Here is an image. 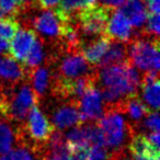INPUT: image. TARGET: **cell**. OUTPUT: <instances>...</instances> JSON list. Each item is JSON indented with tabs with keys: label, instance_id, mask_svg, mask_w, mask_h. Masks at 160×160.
<instances>
[{
	"label": "cell",
	"instance_id": "32",
	"mask_svg": "<svg viewBox=\"0 0 160 160\" xmlns=\"http://www.w3.org/2000/svg\"><path fill=\"white\" fill-rule=\"evenodd\" d=\"M88 1H89L90 3H94V2H96V0H88Z\"/></svg>",
	"mask_w": 160,
	"mask_h": 160
},
{
	"label": "cell",
	"instance_id": "28",
	"mask_svg": "<svg viewBox=\"0 0 160 160\" xmlns=\"http://www.w3.org/2000/svg\"><path fill=\"white\" fill-rule=\"evenodd\" d=\"M17 2H18L19 7H20L21 14H23L24 12H27L28 10H30L31 8L35 7L34 0H17Z\"/></svg>",
	"mask_w": 160,
	"mask_h": 160
},
{
	"label": "cell",
	"instance_id": "18",
	"mask_svg": "<svg viewBox=\"0 0 160 160\" xmlns=\"http://www.w3.org/2000/svg\"><path fill=\"white\" fill-rule=\"evenodd\" d=\"M46 60L47 57L45 54V44L43 42V40L41 38H38L35 40L33 46H32L31 51L29 52V54L25 57L24 62H22V65L24 66V68L28 71L32 70V69L36 68V67L41 66L43 64V62Z\"/></svg>",
	"mask_w": 160,
	"mask_h": 160
},
{
	"label": "cell",
	"instance_id": "12",
	"mask_svg": "<svg viewBox=\"0 0 160 160\" xmlns=\"http://www.w3.org/2000/svg\"><path fill=\"white\" fill-rule=\"evenodd\" d=\"M139 88H142V98L144 100L142 102L150 111H158L160 104L159 71L145 72L142 77Z\"/></svg>",
	"mask_w": 160,
	"mask_h": 160
},
{
	"label": "cell",
	"instance_id": "7",
	"mask_svg": "<svg viewBox=\"0 0 160 160\" xmlns=\"http://www.w3.org/2000/svg\"><path fill=\"white\" fill-rule=\"evenodd\" d=\"M81 121L83 123L98 121L104 113V103H103L102 94L97 86V82L91 85L85 93L78 100Z\"/></svg>",
	"mask_w": 160,
	"mask_h": 160
},
{
	"label": "cell",
	"instance_id": "10",
	"mask_svg": "<svg viewBox=\"0 0 160 160\" xmlns=\"http://www.w3.org/2000/svg\"><path fill=\"white\" fill-rule=\"evenodd\" d=\"M36 38H38V35L34 30L29 29V28L19 29L13 38L10 41L9 55L22 64L29 52L31 51Z\"/></svg>",
	"mask_w": 160,
	"mask_h": 160
},
{
	"label": "cell",
	"instance_id": "29",
	"mask_svg": "<svg viewBox=\"0 0 160 160\" xmlns=\"http://www.w3.org/2000/svg\"><path fill=\"white\" fill-rule=\"evenodd\" d=\"M101 5L105 6L111 9H118L126 0H100Z\"/></svg>",
	"mask_w": 160,
	"mask_h": 160
},
{
	"label": "cell",
	"instance_id": "17",
	"mask_svg": "<svg viewBox=\"0 0 160 160\" xmlns=\"http://www.w3.org/2000/svg\"><path fill=\"white\" fill-rule=\"evenodd\" d=\"M127 43L116 40H111L109 48L105 52L103 57L101 58L100 62L98 64V67L110 66V65L118 64V62H123L128 59Z\"/></svg>",
	"mask_w": 160,
	"mask_h": 160
},
{
	"label": "cell",
	"instance_id": "23",
	"mask_svg": "<svg viewBox=\"0 0 160 160\" xmlns=\"http://www.w3.org/2000/svg\"><path fill=\"white\" fill-rule=\"evenodd\" d=\"M145 24H146V29L144 30L142 33L150 36H155V38L159 36V13H148Z\"/></svg>",
	"mask_w": 160,
	"mask_h": 160
},
{
	"label": "cell",
	"instance_id": "16",
	"mask_svg": "<svg viewBox=\"0 0 160 160\" xmlns=\"http://www.w3.org/2000/svg\"><path fill=\"white\" fill-rule=\"evenodd\" d=\"M118 10L126 17L133 28L139 29L146 23L148 11L142 0H126Z\"/></svg>",
	"mask_w": 160,
	"mask_h": 160
},
{
	"label": "cell",
	"instance_id": "20",
	"mask_svg": "<svg viewBox=\"0 0 160 160\" xmlns=\"http://www.w3.org/2000/svg\"><path fill=\"white\" fill-rule=\"evenodd\" d=\"M19 22L16 18L12 17H3L0 19V38L5 41H10L16 35L17 31L19 30Z\"/></svg>",
	"mask_w": 160,
	"mask_h": 160
},
{
	"label": "cell",
	"instance_id": "11",
	"mask_svg": "<svg viewBox=\"0 0 160 160\" xmlns=\"http://www.w3.org/2000/svg\"><path fill=\"white\" fill-rule=\"evenodd\" d=\"M105 35L111 40L121 41V42H129L133 36V27L126 17L118 9H113L110 14L107 25Z\"/></svg>",
	"mask_w": 160,
	"mask_h": 160
},
{
	"label": "cell",
	"instance_id": "3",
	"mask_svg": "<svg viewBox=\"0 0 160 160\" xmlns=\"http://www.w3.org/2000/svg\"><path fill=\"white\" fill-rule=\"evenodd\" d=\"M97 125L103 135L104 145L111 155L125 151L127 142L134 135L135 131L124 114L116 108L107 109L103 115L97 121Z\"/></svg>",
	"mask_w": 160,
	"mask_h": 160
},
{
	"label": "cell",
	"instance_id": "27",
	"mask_svg": "<svg viewBox=\"0 0 160 160\" xmlns=\"http://www.w3.org/2000/svg\"><path fill=\"white\" fill-rule=\"evenodd\" d=\"M40 160H75L69 155H52V153H44L40 157Z\"/></svg>",
	"mask_w": 160,
	"mask_h": 160
},
{
	"label": "cell",
	"instance_id": "25",
	"mask_svg": "<svg viewBox=\"0 0 160 160\" xmlns=\"http://www.w3.org/2000/svg\"><path fill=\"white\" fill-rule=\"evenodd\" d=\"M34 3L41 9H55L59 6L60 0H34Z\"/></svg>",
	"mask_w": 160,
	"mask_h": 160
},
{
	"label": "cell",
	"instance_id": "5",
	"mask_svg": "<svg viewBox=\"0 0 160 160\" xmlns=\"http://www.w3.org/2000/svg\"><path fill=\"white\" fill-rule=\"evenodd\" d=\"M113 9L103 5H91L81 9L72 19L80 36L83 41L105 35L110 14Z\"/></svg>",
	"mask_w": 160,
	"mask_h": 160
},
{
	"label": "cell",
	"instance_id": "30",
	"mask_svg": "<svg viewBox=\"0 0 160 160\" xmlns=\"http://www.w3.org/2000/svg\"><path fill=\"white\" fill-rule=\"evenodd\" d=\"M3 17H6V16H5V13H3V12L1 11V10H0V19L3 18Z\"/></svg>",
	"mask_w": 160,
	"mask_h": 160
},
{
	"label": "cell",
	"instance_id": "8",
	"mask_svg": "<svg viewBox=\"0 0 160 160\" xmlns=\"http://www.w3.org/2000/svg\"><path fill=\"white\" fill-rule=\"evenodd\" d=\"M51 123L58 131H65L82 124L78 101L66 100L56 107L51 113Z\"/></svg>",
	"mask_w": 160,
	"mask_h": 160
},
{
	"label": "cell",
	"instance_id": "19",
	"mask_svg": "<svg viewBox=\"0 0 160 160\" xmlns=\"http://www.w3.org/2000/svg\"><path fill=\"white\" fill-rule=\"evenodd\" d=\"M14 142H17L16 129L12 128L9 121L0 118V156L11 150Z\"/></svg>",
	"mask_w": 160,
	"mask_h": 160
},
{
	"label": "cell",
	"instance_id": "1",
	"mask_svg": "<svg viewBox=\"0 0 160 160\" xmlns=\"http://www.w3.org/2000/svg\"><path fill=\"white\" fill-rule=\"evenodd\" d=\"M140 81L139 71L128 59L97 68L96 82L102 94L104 111L116 108L123 100L137 93Z\"/></svg>",
	"mask_w": 160,
	"mask_h": 160
},
{
	"label": "cell",
	"instance_id": "21",
	"mask_svg": "<svg viewBox=\"0 0 160 160\" xmlns=\"http://www.w3.org/2000/svg\"><path fill=\"white\" fill-rule=\"evenodd\" d=\"M34 153L31 149L25 146L19 145L16 148H12L7 153L0 156V160H34Z\"/></svg>",
	"mask_w": 160,
	"mask_h": 160
},
{
	"label": "cell",
	"instance_id": "15",
	"mask_svg": "<svg viewBox=\"0 0 160 160\" xmlns=\"http://www.w3.org/2000/svg\"><path fill=\"white\" fill-rule=\"evenodd\" d=\"M111 43V38L108 35H101L91 40L83 41L80 45L79 51L88 62L92 66H98L101 58L108 51Z\"/></svg>",
	"mask_w": 160,
	"mask_h": 160
},
{
	"label": "cell",
	"instance_id": "4",
	"mask_svg": "<svg viewBox=\"0 0 160 160\" xmlns=\"http://www.w3.org/2000/svg\"><path fill=\"white\" fill-rule=\"evenodd\" d=\"M128 60L144 72L159 71V38L142 34L127 43Z\"/></svg>",
	"mask_w": 160,
	"mask_h": 160
},
{
	"label": "cell",
	"instance_id": "6",
	"mask_svg": "<svg viewBox=\"0 0 160 160\" xmlns=\"http://www.w3.org/2000/svg\"><path fill=\"white\" fill-rule=\"evenodd\" d=\"M32 25L43 41L47 40L54 45V48H59L64 21L58 17L55 10L52 11L49 9H43L40 13L33 16Z\"/></svg>",
	"mask_w": 160,
	"mask_h": 160
},
{
	"label": "cell",
	"instance_id": "31",
	"mask_svg": "<svg viewBox=\"0 0 160 160\" xmlns=\"http://www.w3.org/2000/svg\"><path fill=\"white\" fill-rule=\"evenodd\" d=\"M110 160H118L115 157H113V156H111V158H110Z\"/></svg>",
	"mask_w": 160,
	"mask_h": 160
},
{
	"label": "cell",
	"instance_id": "22",
	"mask_svg": "<svg viewBox=\"0 0 160 160\" xmlns=\"http://www.w3.org/2000/svg\"><path fill=\"white\" fill-rule=\"evenodd\" d=\"M138 127L144 128L148 133H150V132H159V114H158V111H151L140 122L137 128Z\"/></svg>",
	"mask_w": 160,
	"mask_h": 160
},
{
	"label": "cell",
	"instance_id": "2",
	"mask_svg": "<svg viewBox=\"0 0 160 160\" xmlns=\"http://www.w3.org/2000/svg\"><path fill=\"white\" fill-rule=\"evenodd\" d=\"M40 104L28 80L0 87V114L9 122L21 124L34 105Z\"/></svg>",
	"mask_w": 160,
	"mask_h": 160
},
{
	"label": "cell",
	"instance_id": "9",
	"mask_svg": "<svg viewBox=\"0 0 160 160\" xmlns=\"http://www.w3.org/2000/svg\"><path fill=\"white\" fill-rule=\"evenodd\" d=\"M28 70L9 54L0 55V87L11 86L27 80Z\"/></svg>",
	"mask_w": 160,
	"mask_h": 160
},
{
	"label": "cell",
	"instance_id": "24",
	"mask_svg": "<svg viewBox=\"0 0 160 160\" xmlns=\"http://www.w3.org/2000/svg\"><path fill=\"white\" fill-rule=\"evenodd\" d=\"M0 10L5 13L6 17H16L20 16L21 10L17 0H0Z\"/></svg>",
	"mask_w": 160,
	"mask_h": 160
},
{
	"label": "cell",
	"instance_id": "13",
	"mask_svg": "<svg viewBox=\"0 0 160 160\" xmlns=\"http://www.w3.org/2000/svg\"><path fill=\"white\" fill-rule=\"evenodd\" d=\"M116 109L120 110L124 115L128 118V123L134 128V131H136L140 122L151 112L148 107L142 102V99L137 96V93L123 100L116 107Z\"/></svg>",
	"mask_w": 160,
	"mask_h": 160
},
{
	"label": "cell",
	"instance_id": "26",
	"mask_svg": "<svg viewBox=\"0 0 160 160\" xmlns=\"http://www.w3.org/2000/svg\"><path fill=\"white\" fill-rule=\"evenodd\" d=\"M145 5H146L148 13H159V0H145Z\"/></svg>",
	"mask_w": 160,
	"mask_h": 160
},
{
	"label": "cell",
	"instance_id": "14",
	"mask_svg": "<svg viewBox=\"0 0 160 160\" xmlns=\"http://www.w3.org/2000/svg\"><path fill=\"white\" fill-rule=\"evenodd\" d=\"M52 78H53V73H52V68L48 64L38 66L28 71L27 80L29 81L35 96L38 97V101L44 99L46 92L51 89Z\"/></svg>",
	"mask_w": 160,
	"mask_h": 160
}]
</instances>
